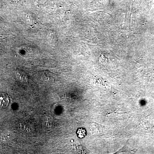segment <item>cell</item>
<instances>
[{
  "label": "cell",
  "mask_w": 154,
  "mask_h": 154,
  "mask_svg": "<svg viewBox=\"0 0 154 154\" xmlns=\"http://www.w3.org/2000/svg\"><path fill=\"white\" fill-rule=\"evenodd\" d=\"M9 103V98L7 94L0 93V108H5Z\"/></svg>",
  "instance_id": "cell-1"
},
{
  "label": "cell",
  "mask_w": 154,
  "mask_h": 154,
  "mask_svg": "<svg viewBox=\"0 0 154 154\" xmlns=\"http://www.w3.org/2000/svg\"><path fill=\"white\" fill-rule=\"evenodd\" d=\"M77 133L79 137L83 138L86 135V131L85 130L81 128L78 129Z\"/></svg>",
  "instance_id": "cell-2"
}]
</instances>
